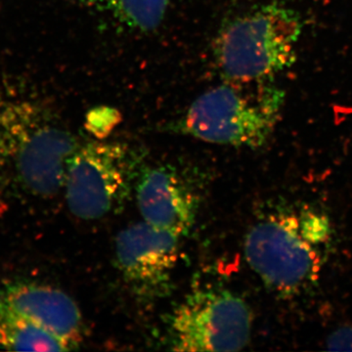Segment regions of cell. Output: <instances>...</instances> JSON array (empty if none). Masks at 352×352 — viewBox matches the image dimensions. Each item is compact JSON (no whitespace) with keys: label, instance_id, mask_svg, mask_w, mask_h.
Wrapping results in <instances>:
<instances>
[{"label":"cell","instance_id":"1","mask_svg":"<svg viewBox=\"0 0 352 352\" xmlns=\"http://www.w3.org/2000/svg\"><path fill=\"white\" fill-rule=\"evenodd\" d=\"M78 145L38 99L20 94L0 97V171L25 195L47 199L59 193Z\"/></svg>","mask_w":352,"mask_h":352},{"label":"cell","instance_id":"2","mask_svg":"<svg viewBox=\"0 0 352 352\" xmlns=\"http://www.w3.org/2000/svg\"><path fill=\"white\" fill-rule=\"evenodd\" d=\"M284 103V91L272 80H226L191 104L183 118V131L212 144L256 149L274 133Z\"/></svg>","mask_w":352,"mask_h":352},{"label":"cell","instance_id":"3","mask_svg":"<svg viewBox=\"0 0 352 352\" xmlns=\"http://www.w3.org/2000/svg\"><path fill=\"white\" fill-rule=\"evenodd\" d=\"M294 9L272 2L229 22L215 39V62L226 80H273L296 62L302 32Z\"/></svg>","mask_w":352,"mask_h":352},{"label":"cell","instance_id":"4","mask_svg":"<svg viewBox=\"0 0 352 352\" xmlns=\"http://www.w3.org/2000/svg\"><path fill=\"white\" fill-rule=\"evenodd\" d=\"M245 256L274 293L289 298L318 281L321 245L308 236L300 212L278 208L261 217L245 238Z\"/></svg>","mask_w":352,"mask_h":352},{"label":"cell","instance_id":"5","mask_svg":"<svg viewBox=\"0 0 352 352\" xmlns=\"http://www.w3.org/2000/svg\"><path fill=\"white\" fill-rule=\"evenodd\" d=\"M133 155L120 143L78 145L65 177L67 205L80 219H99L119 210L131 192Z\"/></svg>","mask_w":352,"mask_h":352},{"label":"cell","instance_id":"6","mask_svg":"<svg viewBox=\"0 0 352 352\" xmlns=\"http://www.w3.org/2000/svg\"><path fill=\"white\" fill-rule=\"evenodd\" d=\"M252 314L239 296L226 289L190 294L171 319V349L177 351H238L250 342Z\"/></svg>","mask_w":352,"mask_h":352},{"label":"cell","instance_id":"7","mask_svg":"<svg viewBox=\"0 0 352 352\" xmlns=\"http://www.w3.org/2000/svg\"><path fill=\"white\" fill-rule=\"evenodd\" d=\"M180 238L145 221L127 227L116 240L118 267L138 293L155 294L170 280Z\"/></svg>","mask_w":352,"mask_h":352},{"label":"cell","instance_id":"8","mask_svg":"<svg viewBox=\"0 0 352 352\" xmlns=\"http://www.w3.org/2000/svg\"><path fill=\"white\" fill-rule=\"evenodd\" d=\"M0 310L43 329L75 346L82 317L75 300L61 289L32 282H12L0 289Z\"/></svg>","mask_w":352,"mask_h":352},{"label":"cell","instance_id":"9","mask_svg":"<svg viewBox=\"0 0 352 352\" xmlns=\"http://www.w3.org/2000/svg\"><path fill=\"white\" fill-rule=\"evenodd\" d=\"M136 199L144 221L157 228L182 237L195 223V196L170 168L160 166L146 170L138 180Z\"/></svg>","mask_w":352,"mask_h":352},{"label":"cell","instance_id":"10","mask_svg":"<svg viewBox=\"0 0 352 352\" xmlns=\"http://www.w3.org/2000/svg\"><path fill=\"white\" fill-rule=\"evenodd\" d=\"M0 347L19 351H68L74 346L43 329L0 310Z\"/></svg>","mask_w":352,"mask_h":352},{"label":"cell","instance_id":"11","mask_svg":"<svg viewBox=\"0 0 352 352\" xmlns=\"http://www.w3.org/2000/svg\"><path fill=\"white\" fill-rule=\"evenodd\" d=\"M122 25L150 32L163 22L170 0H95Z\"/></svg>","mask_w":352,"mask_h":352},{"label":"cell","instance_id":"12","mask_svg":"<svg viewBox=\"0 0 352 352\" xmlns=\"http://www.w3.org/2000/svg\"><path fill=\"white\" fill-rule=\"evenodd\" d=\"M119 111L110 107H99L90 111L87 116L85 129L95 138L102 140L108 138L109 134L120 122Z\"/></svg>","mask_w":352,"mask_h":352},{"label":"cell","instance_id":"13","mask_svg":"<svg viewBox=\"0 0 352 352\" xmlns=\"http://www.w3.org/2000/svg\"><path fill=\"white\" fill-rule=\"evenodd\" d=\"M329 351H352V326L339 328L329 336Z\"/></svg>","mask_w":352,"mask_h":352}]
</instances>
